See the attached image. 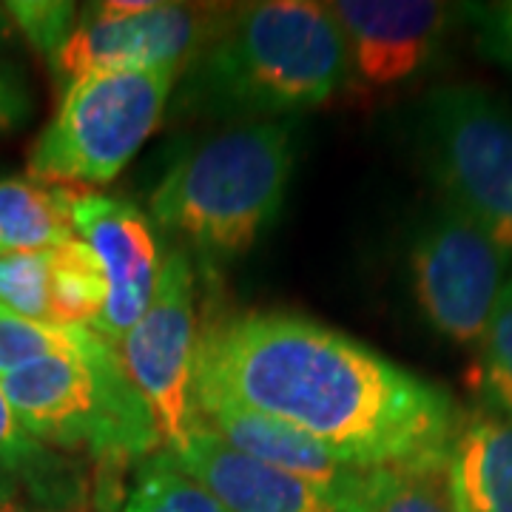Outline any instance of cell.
<instances>
[{"label": "cell", "mask_w": 512, "mask_h": 512, "mask_svg": "<svg viewBox=\"0 0 512 512\" xmlns=\"http://www.w3.org/2000/svg\"><path fill=\"white\" fill-rule=\"evenodd\" d=\"M168 456L228 512H336L328 495L311 481L256 461L202 421L183 447Z\"/></svg>", "instance_id": "obj_12"}, {"label": "cell", "mask_w": 512, "mask_h": 512, "mask_svg": "<svg viewBox=\"0 0 512 512\" xmlns=\"http://www.w3.org/2000/svg\"><path fill=\"white\" fill-rule=\"evenodd\" d=\"M72 220L106 279V308L92 330L120 350L157 291L163 256L154 228L134 202L100 194H77Z\"/></svg>", "instance_id": "obj_11"}, {"label": "cell", "mask_w": 512, "mask_h": 512, "mask_svg": "<svg viewBox=\"0 0 512 512\" xmlns=\"http://www.w3.org/2000/svg\"><path fill=\"white\" fill-rule=\"evenodd\" d=\"M0 512H26L20 507L18 495H0Z\"/></svg>", "instance_id": "obj_27"}, {"label": "cell", "mask_w": 512, "mask_h": 512, "mask_svg": "<svg viewBox=\"0 0 512 512\" xmlns=\"http://www.w3.org/2000/svg\"><path fill=\"white\" fill-rule=\"evenodd\" d=\"M0 495H18V484L0 476Z\"/></svg>", "instance_id": "obj_28"}, {"label": "cell", "mask_w": 512, "mask_h": 512, "mask_svg": "<svg viewBox=\"0 0 512 512\" xmlns=\"http://www.w3.org/2000/svg\"><path fill=\"white\" fill-rule=\"evenodd\" d=\"M29 109L32 100L26 92V83L12 66L0 63V131H12L20 123H26Z\"/></svg>", "instance_id": "obj_25"}, {"label": "cell", "mask_w": 512, "mask_h": 512, "mask_svg": "<svg viewBox=\"0 0 512 512\" xmlns=\"http://www.w3.org/2000/svg\"><path fill=\"white\" fill-rule=\"evenodd\" d=\"M510 254L490 234L441 205L416 231L410 248L413 291L430 328L456 345H478L507 282Z\"/></svg>", "instance_id": "obj_9"}, {"label": "cell", "mask_w": 512, "mask_h": 512, "mask_svg": "<svg viewBox=\"0 0 512 512\" xmlns=\"http://www.w3.org/2000/svg\"><path fill=\"white\" fill-rule=\"evenodd\" d=\"M0 476L26 484L29 493L52 512H77L83 501L80 467L55 453L49 444L37 441L15 416L12 404L0 387Z\"/></svg>", "instance_id": "obj_16"}, {"label": "cell", "mask_w": 512, "mask_h": 512, "mask_svg": "<svg viewBox=\"0 0 512 512\" xmlns=\"http://www.w3.org/2000/svg\"><path fill=\"white\" fill-rule=\"evenodd\" d=\"M49 305L57 325L92 328L106 308V279L94 251L80 237L49 248Z\"/></svg>", "instance_id": "obj_18"}, {"label": "cell", "mask_w": 512, "mask_h": 512, "mask_svg": "<svg viewBox=\"0 0 512 512\" xmlns=\"http://www.w3.org/2000/svg\"><path fill=\"white\" fill-rule=\"evenodd\" d=\"M296 163V126L237 123L200 140L151 194L154 222L183 237L205 268L231 265L279 217Z\"/></svg>", "instance_id": "obj_3"}, {"label": "cell", "mask_w": 512, "mask_h": 512, "mask_svg": "<svg viewBox=\"0 0 512 512\" xmlns=\"http://www.w3.org/2000/svg\"><path fill=\"white\" fill-rule=\"evenodd\" d=\"M467 12L476 20L478 43L484 55L512 72V0L490 6H467Z\"/></svg>", "instance_id": "obj_24"}, {"label": "cell", "mask_w": 512, "mask_h": 512, "mask_svg": "<svg viewBox=\"0 0 512 512\" xmlns=\"http://www.w3.org/2000/svg\"><path fill=\"white\" fill-rule=\"evenodd\" d=\"M453 512H512V421L493 410L464 416L444 461Z\"/></svg>", "instance_id": "obj_14"}, {"label": "cell", "mask_w": 512, "mask_h": 512, "mask_svg": "<svg viewBox=\"0 0 512 512\" xmlns=\"http://www.w3.org/2000/svg\"><path fill=\"white\" fill-rule=\"evenodd\" d=\"M180 69L97 72L66 86L52 123L29 154V177L49 185H106L163 117Z\"/></svg>", "instance_id": "obj_5"}, {"label": "cell", "mask_w": 512, "mask_h": 512, "mask_svg": "<svg viewBox=\"0 0 512 512\" xmlns=\"http://www.w3.org/2000/svg\"><path fill=\"white\" fill-rule=\"evenodd\" d=\"M476 384L487 410L512 421V276L504 282V291L478 342Z\"/></svg>", "instance_id": "obj_21"}, {"label": "cell", "mask_w": 512, "mask_h": 512, "mask_svg": "<svg viewBox=\"0 0 512 512\" xmlns=\"http://www.w3.org/2000/svg\"><path fill=\"white\" fill-rule=\"evenodd\" d=\"M15 35H18V29H15V23L9 18V12H6V3H0V46L9 43Z\"/></svg>", "instance_id": "obj_26"}, {"label": "cell", "mask_w": 512, "mask_h": 512, "mask_svg": "<svg viewBox=\"0 0 512 512\" xmlns=\"http://www.w3.org/2000/svg\"><path fill=\"white\" fill-rule=\"evenodd\" d=\"M77 191L32 177H0V256L49 251L74 239Z\"/></svg>", "instance_id": "obj_15"}, {"label": "cell", "mask_w": 512, "mask_h": 512, "mask_svg": "<svg viewBox=\"0 0 512 512\" xmlns=\"http://www.w3.org/2000/svg\"><path fill=\"white\" fill-rule=\"evenodd\" d=\"M6 12L15 23L18 35H23L37 52L49 60L66 46V40L77 26V6L66 0H12Z\"/></svg>", "instance_id": "obj_23"}, {"label": "cell", "mask_w": 512, "mask_h": 512, "mask_svg": "<svg viewBox=\"0 0 512 512\" xmlns=\"http://www.w3.org/2000/svg\"><path fill=\"white\" fill-rule=\"evenodd\" d=\"M231 6L109 0L80 12L74 32L52 60L55 74L69 86L97 72L180 69L220 35Z\"/></svg>", "instance_id": "obj_8"}, {"label": "cell", "mask_w": 512, "mask_h": 512, "mask_svg": "<svg viewBox=\"0 0 512 512\" xmlns=\"http://www.w3.org/2000/svg\"><path fill=\"white\" fill-rule=\"evenodd\" d=\"M0 308L23 319L52 322L49 251L0 256Z\"/></svg>", "instance_id": "obj_22"}, {"label": "cell", "mask_w": 512, "mask_h": 512, "mask_svg": "<svg viewBox=\"0 0 512 512\" xmlns=\"http://www.w3.org/2000/svg\"><path fill=\"white\" fill-rule=\"evenodd\" d=\"M328 498L336 512H453L444 478L393 467H350Z\"/></svg>", "instance_id": "obj_17"}, {"label": "cell", "mask_w": 512, "mask_h": 512, "mask_svg": "<svg viewBox=\"0 0 512 512\" xmlns=\"http://www.w3.org/2000/svg\"><path fill=\"white\" fill-rule=\"evenodd\" d=\"M194 393L291 424L348 467L444 478L464 413L439 384L293 313H239L208 325Z\"/></svg>", "instance_id": "obj_1"}, {"label": "cell", "mask_w": 512, "mask_h": 512, "mask_svg": "<svg viewBox=\"0 0 512 512\" xmlns=\"http://www.w3.org/2000/svg\"><path fill=\"white\" fill-rule=\"evenodd\" d=\"M92 339L94 330L86 325L35 322L0 308V379L43 356L83 350Z\"/></svg>", "instance_id": "obj_20"}, {"label": "cell", "mask_w": 512, "mask_h": 512, "mask_svg": "<svg viewBox=\"0 0 512 512\" xmlns=\"http://www.w3.org/2000/svg\"><path fill=\"white\" fill-rule=\"evenodd\" d=\"M194 396H197V416L205 419L202 424L208 430H214L231 447L268 467L311 481L325 495L350 470L348 464L330 456L319 441L293 430L285 421L271 419L265 413H256L251 407L222 396H211V393H194Z\"/></svg>", "instance_id": "obj_13"}, {"label": "cell", "mask_w": 512, "mask_h": 512, "mask_svg": "<svg viewBox=\"0 0 512 512\" xmlns=\"http://www.w3.org/2000/svg\"><path fill=\"white\" fill-rule=\"evenodd\" d=\"M348 49V83L384 94L419 80L441 60L458 18L456 6L427 0L328 3Z\"/></svg>", "instance_id": "obj_10"}, {"label": "cell", "mask_w": 512, "mask_h": 512, "mask_svg": "<svg viewBox=\"0 0 512 512\" xmlns=\"http://www.w3.org/2000/svg\"><path fill=\"white\" fill-rule=\"evenodd\" d=\"M348 83V49L328 3L231 6L185 72L183 109L239 123L319 109Z\"/></svg>", "instance_id": "obj_2"}, {"label": "cell", "mask_w": 512, "mask_h": 512, "mask_svg": "<svg viewBox=\"0 0 512 512\" xmlns=\"http://www.w3.org/2000/svg\"><path fill=\"white\" fill-rule=\"evenodd\" d=\"M120 512H228L217 498L202 490L171 461L168 453H154L137 464L134 484Z\"/></svg>", "instance_id": "obj_19"}, {"label": "cell", "mask_w": 512, "mask_h": 512, "mask_svg": "<svg viewBox=\"0 0 512 512\" xmlns=\"http://www.w3.org/2000/svg\"><path fill=\"white\" fill-rule=\"evenodd\" d=\"M416 148L444 202L512 256V111L481 86L444 83L416 109Z\"/></svg>", "instance_id": "obj_6"}, {"label": "cell", "mask_w": 512, "mask_h": 512, "mask_svg": "<svg viewBox=\"0 0 512 512\" xmlns=\"http://www.w3.org/2000/svg\"><path fill=\"white\" fill-rule=\"evenodd\" d=\"M46 512H52V510H46Z\"/></svg>", "instance_id": "obj_29"}, {"label": "cell", "mask_w": 512, "mask_h": 512, "mask_svg": "<svg viewBox=\"0 0 512 512\" xmlns=\"http://www.w3.org/2000/svg\"><path fill=\"white\" fill-rule=\"evenodd\" d=\"M20 424L43 444L86 450L103 470L100 507H123L120 473L154 456L160 427L128 379L120 350L103 336L74 353H52L0 379Z\"/></svg>", "instance_id": "obj_4"}, {"label": "cell", "mask_w": 512, "mask_h": 512, "mask_svg": "<svg viewBox=\"0 0 512 512\" xmlns=\"http://www.w3.org/2000/svg\"><path fill=\"white\" fill-rule=\"evenodd\" d=\"M197 348V279L188 251L174 245L163 254L151 305L120 345L128 379L148 404L168 453L180 450L200 424L194 396Z\"/></svg>", "instance_id": "obj_7"}]
</instances>
